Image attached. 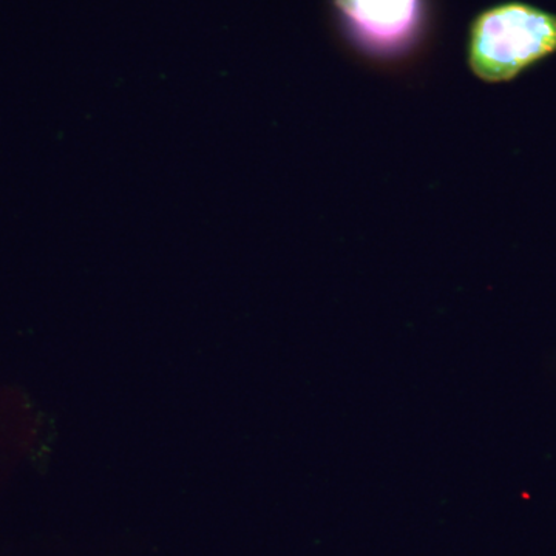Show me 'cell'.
Returning a JSON list of instances; mask_svg holds the SVG:
<instances>
[{"mask_svg":"<svg viewBox=\"0 0 556 556\" xmlns=\"http://www.w3.org/2000/svg\"><path fill=\"white\" fill-rule=\"evenodd\" d=\"M556 51V16L511 2L479 14L468 35V67L484 83H507Z\"/></svg>","mask_w":556,"mask_h":556,"instance_id":"1","label":"cell"},{"mask_svg":"<svg viewBox=\"0 0 556 556\" xmlns=\"http://www.w3.org/2000/svg\"><path fill=\"white\" fill-rule=\"evenodd\" d=\"M348 28L368 49L394 51L419 28L422 0H334Z\"/></svg>","mask_w":556,"mask_h":556,"instance_id":"2","label":"cell"}]
</instances>
